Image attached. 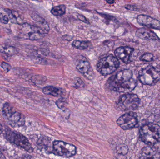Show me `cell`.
<instances>
[{"mask_svg": "<svg viewBox=\"0 0 160 159\" xmlns=\"http://www.w3.org/2000/svg\"><path fill=\"white\" fill-rule=\"evenodd\" d=\"M5 157L4 155L2 154L1 152H0V159H5Z\"/></svg>", "mask_w": 160, "mask_h": 159, "instance_id": "cell-29", "label": "cell"}, {"mask_svg": "<svg viewBox=\"0 0 160 159\" xmlns=\"http://www.w3.org/2000/svg\"><path fill=\"white\" fill-rule=\"evenodd\" d=\"M128 151V148L125 145H120L117 147L116 152L119 156H123L127 154Z\"/></svg>", "mask_w": 160, "mask_h": 159, "instance_id": "cell-21", "label": "cell"}, {"mask_svg": "<svg viewBox=\"0 0 160 159\" xmlns=\"http://www.w3.org/2000/svg\"><path fill=\"white\" fill-rule=\"evenodd\" d=\"M53 154L60 157L69 158L75 156L77 153V148L71 144L61 141H54L52 144Z\"/></svg>", "mask_w": 160, "mask_h": 159, "instance_id": "cell-8", "label": "cell"}, {"mask_svg": "<svg viewBox=\"0 0 160 159\" xmlns=\"http://www.w3.org/2000/svg\"><path fill=\"white\" fill-rule=\"evenodd\" d=\"M13 49L10 48H6L4 49L3 52L7 55H11V53H13Z\"/></svg>", "mask_w": 160, "mask_h": 159, "instance_id": "cell-26", "label": "cell"}, {"mask_svg": "<svg viewBox=\"0 0 160 159\" xmlns=\"http://www.w3.org/2000/svg\"><path fill=\"white\" fill-rule=\"evenodd\" d=\"M1 66H2V68L3 69L4 71L6 72H9L11 69V66L6 62L2 63Z\"/></svg>", "mask_w": 160, "mask_h": 159, "instance_id": "cell-25", "label": "cell"}, {"mask_svg": "<svg viewBox=\"0 0 160 159\" xmlns=\"http://www.w3.org/2000/svg\"><path fill=\"white\" fill-rule=\"evenodd\" d=\"M2 113L5 119L13 128L22 127L25 124V118L23 115L16 111L8 103H5L3 105Z\"/></svg>", "mask_w": 160, "mask_h": 159, "instance_id": "cell-3", "label": "cell"}, {"mask_svg": "<svg viewBox=\"0 0 160 159\" xmlns=\"http://www.w3.org/2000/svg\"><path fill=\"white\" fill-rule=\"evenodd\" d=\"M153 54L150 53H145L144 54L141 56L140 60L143 61L151 62L153 60Z\"/></svg>", "mask_w": 160, "mask_h": 159, "instance_id": "cell-22", "label": "cell"}, {"mask_svg": "<svg viewBox=\"0 0 160 159\" xmlns=\"http://www.w3.org/2000/svg\"><path fill=\"white\" fill-rule=\"evenodd\" d=\"M72 46L75 48L79 49H85L88 46V42L83 41H75L72 43Z\"/></svg>", "mask_w": 160, "mask_h": 159, "instance_id": "cell-19", "label": "cell"}, {"mask_svg": "<svg viewBox=\"0 0 160 159\" xmlns=\"http://www.w3.org/2000/svg\"><path fill=\"white\" fill-rule=\"evenodd\" d=\"M138 123V116L136 113L132 112H128L122 115L117 121L118 125L125 130L135 128Z\"/></svg>", "mask_w": 160, "mask_h": 159, "instance_id": "cell-9", "label": "cell"}, {"mask_svg": "<svg viewBox=\"0 0 160 159\" xmlns=\"http://www.w3.org/2000/svg\"><path fill=\"white\" fill-rule=\"evenodd\" d=\"M109 84L110 88L114 91L128 93L135 88L136 81L132 77V72L129 69H125L111 77Z\"/></svg>", "mask_w": 160, "mask_h": 159, "instance_id": "cell-1", "label": "cell"}, {"mask_svg": "<svg viewBox=\"0 0 160 159\" xmlns=\"http://www.w3.org/2000/svg\"><path fill=\"white\" fill-rule=\"evenodd\" d=\"M119 66L118 59L112 55H109L102 58L98 62L97 69L100 73L106 76L114 72Z\"/></svg>", "mask_w": 160, "mask_h": 159, "instance_id": "cell-4", "label": "cell"}, {"mask_svg": "<svg viewBox=\"0 0 160 159\" xmlns=\"http://www.w3.org/2000/svg\"><path fill=\"white\" fill-rule=\"evenodd\" d=\"M6 12L11 22L17 24H22V19L18 12L8 9H7Z\"/></svg>", "mask_w": 160, "mask_h": 159, "instance_id": "cell-17", "label": "cell"}, {"mask_svg": "<svg viewBox=\"0 0 160 159\" xmlns=\"http://www.w3.org/2000/svg\"><path fill=\"white\" fill-rule=\"evenodd\" d=\"M77 17H78V19L79 20L82 21H84V22H86V23H89V22H88V21L87 20V19L84 16H83L82 15L78 14Z\"/></svg>", "mask_w": 160, "mask_h": 159, "instance_id": "cell-27", "label": "cell"}, {"mask_svg": "<svg viewBox=\"0 0 160 159\" xmlns=\"http://www.w3.org/2000/svg\"><path fill=\"white\" fill-rule=\"evenodd\" d=\"M23 30L26 36L31 40H38L44 37L47 32L37 25H32L28 23L22 24Z\"/></svg>", "mask_w": 160, "mask_h": 159, "instance_id": "cell-10", "label": "cell"}, {"mask_svg": "<svg viewBox=\"0 0 160 159\" xmlns=\"http://www.w3.org/2000/svg\"><path fill=\"white\" fill-rule=\"evenodd\" d=\"M66 7L64 5H61L57 6L54 7L52 9L51 13L55 16H62L65 13Z\"/></svg>", "mask_w": 160, "mask_h": 159, "instance_id": "cell-18", "label": "cell"}, {"mask_svg": "<svg viewBox=\"0 0 160 159\" xmlns=\"http://www.w3.org/2000/svg\"><path fill=\"white\" fill-rule=\"evenodd\" d=\"M43 92L44 94L52 95L56 97L62 96V90L52 86L45 87L43 89Z\"/></svg>", "mask_w": 160, "mask_h": 159, "instance_id": "cell-16", "label": "cell"}, {"mask_svg": "<svg viewBox=\"0 0 160 159\" xmlns=\"http://www.w3.org/2000/svg\"><path fill=\"white\" fill-rule=\"evenodd\" d=\"M140 103V100L136 94L127 93L118 99V106L122 111H132L137 109Z\"/></svg>", "mask_w": 160, "mask_h": 159, "instance_id": "cell-7", "label": "cell"}, {"mask_svg": "<svg viewBox=\"0 0 160 159\" xmlns=\"http://www.w3.org/2000/svg\"><path fill=\"white\" fill-rule=\"evenodd\" d=\"M137 37L146 40H157L159 39L158 35L152 31L145 28L137 30L136 33Z\"/></svg>", "mask_w": 160, "mask_h": 159, "instance_id": "cell-14", "label": "cell"}, {"mask_svg": "<svg viewBox=\"0 0 160 159\" xmlns=\"http://www.w3.org/2000/svg\"><path fill=\"white\" fill-rule=\"evenodd\" d=\"M91 66L88 61L86 59H81L77 64V69L82 74L88 73L90 70Z\"/></svg>", "mask_w": 160, "mask_h": 159, "instance_id": "cell-15", "label": "cell"}, {"mask_svg": "<svg viewBox=\"0 0 160 159\" xmlns=\"http://www.w3.org/2000/svg\"><path fill=\"white\" fill-rule=\"evenodd\" d=\"M51 139L50 140L48 137H42L38 140L37 144L39 147L47 149L48 148Z\"/></svg>", "mask_w": 160, "mask_h": 159, "instance_id": "cell-20", "label": "cell"}, {"mask_svg": "<svg viewBox=\"0 0 160 159\" xmlns=\"http://www.w3.org/2000/svg\"><path fill=\"white\" fill-rule=\"evenodd\" d=\"M139 159H160V153L155 147H146L142 149Z\"/></svg>", "mask_w": 160, "mask_h": 159, "instance_id": "cell-13", "label": "cell"}, {"mask_svg": "<svg viewBox=\"0 0 160 159\" xmlns=\"http://www.w3.org/2000/svg\"><path fill=\"white\" fill-rule=\"evenodd\" d=\"M9 21V18L6 15L0 13V22L4 24H7Z\"/></svg>", "mask_w": 160, "mask_h": 159, "instance_id": "cell-24", "label": "cell"}, {"mask_svg": "<svg viewBox=\"0 0 160 159\" xmlns=\"http://www.w3.org/2000/svg\"><path fill=\"white\" fill-rule=\"evenodd\" d=\"M133 51V49L129 47H120L116 49L115 54L118 59L121 60L125 63H128L130 61Z\"/></svg>", "mask_w": 160, "mask_h": 159, "instance_id": "cell-12", "label": "cell"}, {"mask_svg": "<svg viewBox=\"0 0 160 159\" xmlns=\"http://www.w3.org/2000/svg\"><path fill=\"white\" fill-rule=\"evenodd\" d=\"M5 137L8 142L26 152L32 153L33 151V148L28 139L19 132L8 131L6 132Z\"/></svg>", "mask_w": 160, "mask_h": 159, "instance_id": "cell-6", "label": "cell"}, {"mask_svg": "<svg viewBox=\"0 0 160 159\" xmlns=\"http://www.w3.org/2000/svg\"><path fill=\"white\" fill-rule=\"evenodd\" d=\"M3 131V127L0 121V134L2 133Z\"/></svg>", "mask_w": 160, "mask_h": 159, "instance_id": "cell-28", "label": "cell"}, {"mask_svg": "<svg viewBox=\"0 0 160 159\" xmlns=\"http://www.w3.org/2000/svg\"><path fill=\"white\" fill-rule=\"evenodd\" d=\"M137 20L140 25L157 30H160L159 21L147 15H139L137 16Z\"/></svg>", "mask_w": 160, "mask_h": 159, "instance_id": "cell-11", "label": "cell"}, {"mask_svg": "<svg viewBox=\"0 0 160 159\" xmlns=\"http://www.w3.org/2000/svg\"><path fill=\"white\" fill-rule=\"evenodd\" d=\"M140 134L143 143L148 145H154L159 141L160 127L153 123L146 124L140 129Z\"/></svg>", "mask_w": 160, "mask_h": 159, "instance_id": "cell-2", "label": "cell"}, {"mask_svg": "<svg viewBox=\"0 0 160 159\" xmlns=\"http://www.w3.org/2000/svg\"><path fill=\"white\" fill-rule=\"evenodd\" d=\"M139 79L144 85L153 86L160 80V72L157 68L148 65L140 70Z\"/></svg>", "mask_w": 160, "mask_h": 159, "instance_id": "cell-5", "label": "cell"}, {"mask_svg": "<svg viewBox=\"0 0 160 159\" xmlns=\"http://www.w3.org/2000/svg\"><path fill=\"white\" fill-rule=\"evenodd\" d=\"M106 2H108L109 4H112L114 2V1H106Z\"/></svg>", "mask_w": 160, "mask_h": 159, "instance_id": "cell-30", "label": "cell"}, {"mask_svg": "<svg viewBox=\"0 0 160 159\" xmlns=\"http://www.w3.org/2000/svg\"><path fill=\"white\" fill-rule=\"evenodd\" d=\"M56 104L57 105V106L59 108L63 109L65 106L66 104V102L65 100H64V99H60L56 101Z\"/></svg>", "mask_w": 160, "mask_h": 159, "instance_id": "cell-23", "label": "cell"}]
</instances>
